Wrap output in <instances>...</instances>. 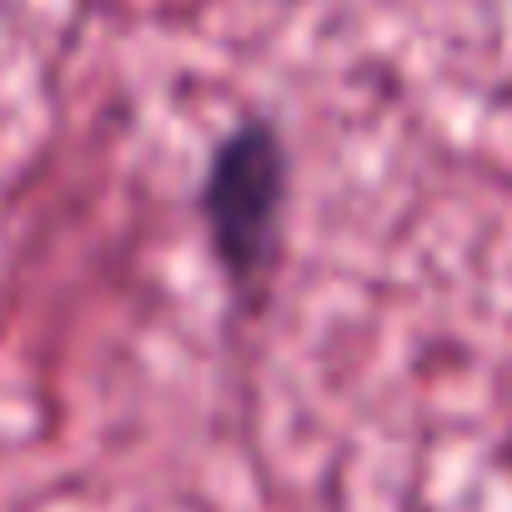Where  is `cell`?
Segmentation results:
<instances>
[{
	"label": "cell",
	"instance_id": "obj_1",
	"mask_svg": "<svg viewBox=\"0 0 512 512\" xmlns=\"http://www.w3.org/2000/svg\"><path fill=\"white\" fill-rule=\"evenodd\" d=\"M292 211V146L277 116H236L206 151L196 181V221L216 277L236 302L267 292Z\"/></svg>",
	"mask_w": 512,
	"mask_h": 512
},
{
	"label": "cell",
	"instance_id": "obj_2",
	"mask_svg": "<svg viewBox=\"0 0 512 512\" xmlns=\"http://www.w3.org/2000/svg\"><path fill=\"white\" fill-rule=\"evenodd\" d=\"M497 467L507 472V482H512V427H507V437L497 442Z\"/></svg>",
	"mask_w": 512,
	"mask_h": 512
}]
</instances>
